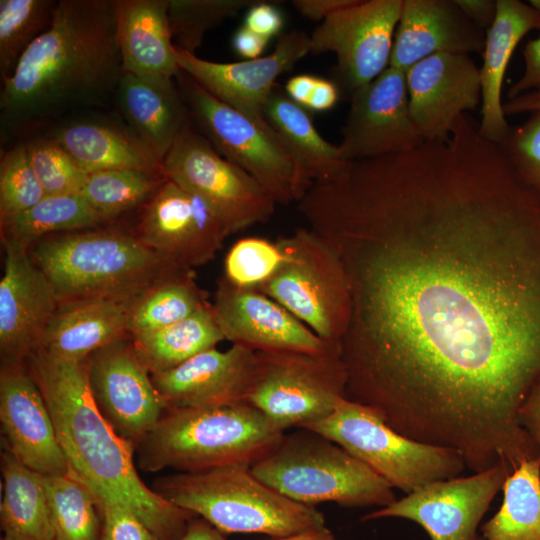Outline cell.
Instances as JSON below:
<instances>
[{
	"instance_id": "24",
	"label": "cell",
	"mask_w": 540,
	"mask_h": 540,
	"mask_svg": "<svg viewBox=\"0 0 540 540\" xmlns=\"http://www.w3.org/2000/svg\"><path fill=\"white\" fill-rule=\"evenodd\" d=\"M486 31L455 0H403L389 66L407 71L438 53H483Z\"/></svg>"
},
{
	"instance_id": "50",
	"label": "cell",
	"mask_w": 540,
	"mask_h": 540,
	"mask_svg": "<svg viewBox=\"0 0 540 540\" xmlns=\"http://www.w3.org/2000/svg\"><path fill=\"white\" fill-rule=\"evenodd\" d=\"M340 94L336 82L318 76L306 110L313 112L329 111L337 104Z\"/></svg>"
},
{
	"instance_id": "46",
	"label": "cell",
	"mask_w": 540,
	"mask_h": 540,
	"mask_svg": "<svg viewBox=\"0 0 540 540\" xmlns=\"http://www.w3.org/2000/svg\"><path fill=\"white\" fill-rule=\"evenodd\" d=\"M522 54L524 72L509 88L508 99L530 91L540 90V36L526 42Z\"/></svg>"
},
{
	"instance_id": "29",
	"label": "cell",
	"mask_w": 540,
	"mask_h": 540,
	"mask_svg": "<svg viewBox=\"0 0 540 540\" xmlns=\"http://www.w3.org/2000/svg\"><path fill=\"white\" fill-rule=\"evenodd\" d=\"M50 139L88 174L121 168L162 173L160 162L130 129L110 122L75 121L56 128Z\"/></svg>"
},
{
	"instance_id": "14",
	"label": "cell",
	"mask_w": 540,
	"mask_h": 540,
	"mask_svg": "<svg viewBox=\"0 0 540 540\" xmlns=\"http://www.w3.org/2000/svg\"><path fill=\"white\" fill-rule=\"evenodd\" d=\"M510 473L507 465L499 464L469 476L430 482L361 519L410 520L430 540H481L479 524Z\"/></svg>"
},
{
	"instance_id": "2",
	"label": "cell",
	"mask_w": 540,
	"mask_h": 540,
	"mask_svg": "<svg viewBox=\"0 0 540 540\" xmlns=\"http://www.w3.org/2000/svg\"><path fill=\"white\" fill-rule=\"evenodd\" d=\"M123 75L114 0H60L48 28L2 80L1 125L18 133L43 126L117 89Z\"/></svg>"
},
{
	"instance_id": "30",
	"label": "cell",
	"mask_w": 540,
	"mask_h": 540,
	"mask_svg": "<svg viewBox=\"0 0 540 540\" xmlns=\"http://www.w3.org/2000/svg\"><path fill=\"white\" fill-rule=\"evenodd\" d=\"M2 540H55L44 475L5 449L1 454Z\"/></svg>"
},
{
	"instance_id": "10",
	"label": "cell",
	"mask_w": 540,
	"mask_h": 540,
	"mask_svg": "<svg viewBox=\"0 0 540 540\" xmlns=\"http://www.w3.org/2000/svg\"><path fill=\"white\" fill-rule=\"evenodd\" d=\"M283 260L256 290L269 296L319 338L340 347L350 313L344 269L336 254L310 228L277 239Z\"/></svg>"
},
{
	"instance_id": "3",
	"label": "cell",
	"mask_w": 540,
	"mask_h": 540,
	"mask_svg": "<svg viewBox=\"0 0 540 540\" xmlns=\"http://www.w3.org/2000/svg\"><path fill=\"white\" fill-rule=\"evenodd\" d=\"M51 414L68 473L98 508L119 502L159 540H179L195 514L172 504L140 478L134 448L103 417L91 394L87 360L71 362L37 349L25 361Z\"/></svg>"
},
{
	"instance_id": "8",
	"label": "cell",
	"mask_w": 540,
	"mask_h": 540,
	"mask_svg": "<svg viewBox=\"0 0 540 540\" xmlns=\"http://www.w3.org/2000/svg\"><path fill=\"white\" fill-rule=\"evenodd\" d=\"M303 428L335 442L406 494L458 477L467 468L457 451L410 439L371 408L347 398L328 417Z\"/></svg>"
},
{
	"instance_id": "15",
	"label": "cell",
	"mask_w": 540,
	"mask_h": 540,
	"mask_svg": "<svg viewBox=\"0 0 540 540\" xmlns=\"http://www.w3.org/2000/svg\"><path fill=\"white\" fill-rule=\"evenodd\" d=\"M87 368L97 408L135 451L166 409L132 338L94 352L87 359Z\"/></svg>"
},
{
	"instance_id": "12",
	"label": "cell",
	"mask_w": 540,
	"mask_h": 540,
	"mask_svg": "<svg viewBox=\"0 0 540 540\" xmlns=\"http://www.w3.org/2000/svg\"><path fill=\"white\" fill-rule=\"evenodd\" d=\"M163 176L202 199L227 236L268 222L276 202L247 172L223 157L192 122L161 164Z\"/></svg>"
},
{
	"instance_id": "42",
	"label": "cell",
	"mask_w": 540,
	"mask_h": 540,
	"mask_svg": "<svg viewBox=\"0 0 540 540\" xmlns=\"http://www.w3.org/2000/svg\"><path fill=\"white\" fill-rule=\"evenodd\" d=\"M32 167L46 195L80 193L89 176L56 142L35 139L26 144Z\"/></svg>"
},
{
	"instance_id": "4",
	"label": "cell",
	"mask_w": 540,
	"mask_h": 540,
	"mask_svg": "<svg viewBox=\"0 0 540 540\" xmlns=\"http://www.w3.org/2000/svg\"><path fill=\"white\" fill-rule=\"evenodd\" d=\"M29 252L51 283L59 305L95 299L128 304L179 268L136 235L119 230L53 234L32 244Z\"/></svg>"
},
{
	"instance_id": "37",
	"label": "cell",
	"mask_w": 540,
	"mask_h": 540,
	"mask_svg": "<svg viewBox=\"0 0 540 540\" xmlns=\"http://www.w3.org/2000/svg\"><path fill=\"white\" fill-rule=\"evenodd\" d=\"M55 540H100L99 508L90 491L69 473L44 475Z\"/></svg>"
},
{
	"instance_id": "56",
	"label": "cell",
	"mask_w": 540,
	"mask_h": 540,
	"mask_svg": "<svg viewBox=\"0 0 540 540\" xmlns=\"http://www.w3.org/2000/svg\"><path fill=\"white\" fill-rule=\"evenodd\" d=\"M529 4L540 12V0H530Z\"/></svg>"
},
{
	"instance_id": "6",
	"label": "cell",
	"mask_w": 540,
	"mask_h": 540,
	"mask_svg": "<svg viewBox=\"0 0 540 540\" xmlns=\"http://www.w3.org/2000/svg\"><path fill=\"white\" fill-rule=\"evenodd\" d=\"M152 489L223 534L261 533L277 539L326 528L323 514L315 507L282 495L246 464L161 476Z\"/></svg>"
},
{
	"instance_id": "39",
	"label": "cell",
	"mask_w": 540,
	"mask_h": 540,
	"mask_svg": "<svg viewBox=\"0 0 540 540\" xmlns=\"http://www.w3.org/2000/svg\"><path fill=\"white\" fill-rule=\"evenodd\" d=\"M258 0H169V27L176 48L196 54L206 34Z\"/></svg>"
},
{
	"instance_id": "28",
	"label": "cell",
	"mask_w": 540,
	"mask_h": 540,
	"mask_svg": "<svg viewBox=\"0 0 540 540\" xmlns=\"http://www.w3.org/2000/svg\"><path fill=\"white\" fill-rule=\"evenodd\" d=\"M129 336L127 304L86 300L59 305L38 349L61 360L83 362L99 349Z\"/></svg>"
},
{
	"instance_id": "55",
	"label": "cell",
	"mask_w": 540,
	"mask_h": 540,
	"mask_svg": "<svg viewBox=\"0 0 540 540\" xmlns=\"http://www.w3.org/2000/svg\"><path fill=\"white\" fill-rule=\"evenodd\" d=\"M274 540H340L326 527L323 529L307 530L284 538Z\"/></svg>"
},
{
	"instance_id": "16",
	"label": "cell",
	"mask_w": 540,
	"mask_h": 540,
	"mask_svg": "<svg viewBox=\"0 0 540 540\" xmlns=\"http://www.w3.org/2000/svg\"><path fill=\"white\" fill-rule=\"evenodd\" d=\"M424 142L410 115L406 71L389 66L350 98L338 148L343 160L356 162L407 153Z\"/></svg>"
},
{
	"instance_id": "31",
	"label": "cell",
	"mask_w": 540,
	"mask_h": 540,
	"mask_svg": "<svg viewBox=\"0 0 540 540\" xmlns=\"http://www.w3.org/2000/svg\"><path fill=\"white\" fill-rule=\"evenodd\" d=\"M264 115L311 184L335 177L350 163L343 160L338 145L320 135L309 111L293 102L279 86L270 95Z\"/></svg>"
},
{
	"instance_id": "17",
	"label": "cell",
	"mask_w": 540,
	"mask_h": 540,
	"mask_svg": "<svg viewBox=\"0 0 540 540\" xmlns=\"http://www.w3.org/2000/svg\"><path fill=\"white\" fill-rule=\"evenodd\" d=\"M136 236L187 269L212 261L227 237L202 199L167 178L144 204Z\"/></svg>"
},
{
	"instance_id": "36",
	"label": "cell",
	"mask_w": 540,
	"mask_h": 540,
	"mask_svg": "<svg viewBox=\"0 0 540 540\" xmlns=\"http://www.w3.org/2000/svg\"><path fill=\"white\" fill-rule=\"evenodd\" d=\"M165 180L162 173L133 168L89 174L80 194L104 220L145 204Z\"/></svg>"
},
{
	"instance_id": "27",
	"label": "cell",
	"mask_w": 540,
	"mask_h": 540,
	"mask_svg": "<svg viewBox=\"0 0 540 540\" xmlns=\"http://www.w3.org/2000/svg\"><path fill=\"white\" fill-rule=\"evenodd\" d=\"M169 0H114L116 39L123 73L176 78Z\"/></svg>"
},
{
	"instance_id": "34",
	"label": "cell",
	"mask_w": 540,
	"mask_h": 540,
	"mask_svg": "<svg viewBox=\"0 0 540 540\" xmlns=\"http://www.w3.org/2000/svg\"><path fill=\"white\" fill-rule=\"evenodd\" d=\"M499 510L481 526V540H540V456L506 478Z\"/></svg>"
},
{
	"instance_id": "51",
	"label": "cell",
	"mask_w": 540,
	"mask_h": 540,
	"mask_svg": "<svg viewBox=\"0 0 540 540\" xmlns=\"http://www.w3.org/2000/svg\"><path fill=\"white\" fill-rule=\"evenodd\" d=\"M465 15L487 31L496 16V0H455Z\"/></svg>"
},
{
	"instance_id": "41",
	"label": "cell",
	"mask_w": 540,
	"mask_h": 540,
	"mask_svg": "<svg viewBox=\"0 0 540 540\" xmlns=\"http://www.w3.org/2000/svg\"><path fill=\"white\" fill-rule=\"evenodd\" d=\"M282 260L283 252L277 240L245 237L226 253L222 278L239 288L257 289L272 277Z\"/></svg>"
},
{
	"instance_id": "23",
	"label": "cell",
	"mask_w": 540,
	"mask_h": 540,
	"mask_svg": "<svg viewBox=\"0 0 540 540\" xmlns=\"http://www.w3.org/2000/svg\"><path fill=\"white\" fill-rule=\"evenodd\" d=\"M255 362V351L242 345L215 347L152 375V381L165 409L233 405L246 402Z\"/></svg>"
},
{
	"instance_id": "26",
	"label": "cell",
	"mask_w": 540,
	"mask_h": 540,
	"mask_svg": "<svg viewBox=\"0 0 540 540\" xmlns=\"http://www.w3.org/2000/svg\"><path fill=\"white\" fill-rule=\"evenodd\" d=\"M116 94L129 129L162 164L178 136L192 122L174 78L123 73Z\"/></svg>"
},
{
	"instance_id": "5",
	"label": "cell",
	"mask_w": 540,
	"mask_h": 540,
	"mask_svg": "<svg viewBox=\"0 0 540 540\" xmlns=\"http://www.w3.org/2000/svg\"><path fill=\"white\" fill-rule=\"evenodd\" d=\"M284 433L246 402L166 409L137 444L136 463L149 473L166 468L190 473L234 464L251 466Z\"/></svg>"
},
{
	"instance_id": "11",
	"label": "cell",
	"mask_w": 540,
	"mask_h": 540,
	"mask_svg": "<svg viewBox=\"0 0 540 540\" xmlns=\"http://www.w3.org/2000/svg\"><path fill=\"white\" fill-rule=\"evenodd\" d=\"M255 355L246 403L284 432L328 417L346 398L347 374L340 349L255 351Z\"/></svg>"
},
{
	"instance_id": "25",
	"label": "cell",
	"mask_w": 540,
	"mask_h": 540,
	"mask_svg": "<svg viewBox=\"0 0 540 540\" xmlns=\"http://www.w3.org/2000/svg\"><path fill=\"white\" fill-rule=\"evenodd\" d=\"M496 16L486 31L482 53L480 134L501 145L510 131L503 111L502 87L511 57L521 39L540 29V12L520 0H496Z\"/></svg>"
},
{
	"instance_id": "33",
	"label": "cell",
	"mask_w": 540,
	"mask_h": 540,
	"mask_svg": "<svg viewBox=\"0 0 540 540\" xmlns=\"http://www.w3.org/2000/svg\"><path fill=\"white\" fill-rule=\"evenodd\" d=\"M131 338L151 375L174 369L225 340L212 304L177 323Z\"/></svg>"
},
{
	"instance_id": "54",
	"label": "cell",
	"mask_w": 540,
	"mask_h": 540,
	"mask_svg": "<svg viewBox=\"0 0 540 540\" xmlns=\"http://www.w3.org/2000/svg\"><path fill=\"white\" fill-rule=\"evenodd\" d=\"M179 540H227L223 533L209 522L195 517L189 522L184 535Z\"/></svg>"
},
{
	"instance_id": "7",
	"label": "cell",
	"mask_w": 540,
	"mask_h": 540,
	"mask_svg": "<svg viewBox=\"0 0 540 540\" xmlns=\"http://www.w3.org/2000/svg\"><path fill=\"white\" fill-rule=\"evenodd\" d=\"M252 473L287 498L313 506L385 507L393 487L366 464L319 433L298 428L253 463Z\"/></svg>"
},
{
	"instance_id": "20",
	"label": "cell",
	"mask_w": 540,
	"mask_h": 540,
	"mask_svg": "<svg viewBox=\"0 0 540 540\" xmlns=\"http://www.w3.org/2000/svg\"><path fill=\"white\" fill-rule=\"evenodd\" d=\"M411 118L424 141L447 140L460 116L481 105L480 68L467 54L438 53L406 71Z\"/></svg>"
},
{
	"instance_id": "47",
	"label": "cell",
	"mask_w": 540,
	"mask_h": 540,
	"mask_svg": "<svg viewBox=\"0 0 540 540\" xmlns=\"http://www.w3.org/2000/svg\"><path fill=\"white\" fill-rule=\"evenodd\" d=\"M518 420L521 427L540 450V381L521 405Z\"/></svg>"
},
{
	"instance_id": "40",
	"label": "cell",
	"mask_w": 540,
	"mask_h": 540,
	"mask_svg": "<svg viewBox=\"0 0 540 540\" xmlns=\"http://www.w3.org/2000/svg\"><path fill=\"white\" fill-rule=\"evenodd\" d=\"M45 196L26 144L5 151L0 161V226L33 207Z\"/></svg>"
},
{
	"instance_id": "1",
	"label": "cell",
	"mask_w": 540,
	"mask_h": 540,
	"mask_svg": "<svg viewBox=\"0 0 540 540\" xmlns=\"http://www.w3.org/2000/svg\"><path fill=\"white\" fill-rule=\"evenodd\" d=\"M344 269L346 398L472 472L536 446L518 412L540 381V193L468 114L445 141L350 162L298 202Z\"/></svg>"
},
{
	"instance_id": "44",
	"label": "cell",
	"mask_w": 540,
	"mask_h": 540,
	"mask_svg": "<svg viewBox=\"0 0 540 540\" xmlns=\"http://www.w3.org/2000/svg\"><path fill=\"white\" fill-rule=\"evenodd\" d=\"M99 511L100 540H159L132 510L119 502H105Z\"/></svg>"
},
{
	"instance_id": "53",
	"label": "cell",
	"mask_w": 540,
	"mask_h": 540,
	"mask_svg": "<svg viewBox=\"0 0 540 540\" xmlns=\"http://www.w3.org/2000/svg\"><path fill=\"white\" fill-rule=\"evenodd\" d=\"M505 115L540 111V90L530 91L503 102Z\"/></svg>"
},
{
	"instance_id": "48",
	"label": "cell",
	"mask_w": 540,
	"mask_h": 540,
	"mask_svg": "<svg viewBox=\"0 0 540 540\" xmlns=\"http://www.w3.org/2000/svg\"><path fill=\"white\" fill-rule=\"evenodd\" d=\"M356 0H293L297 12L312 21L323 22L334 13L352 5Z\"/></svg>"
},
{
	"instance_id": "45",
	"label": "cell",
	"mask_w": 540,
	"mask_h": 540,
	"mask_svg": "<svg viewBox=\"0 0 540 540\" xmlns=\"http://www.w3.org/2000/svg\"><path fill=\"white\" fill-rule=\"evenodd\" d=\"M243 25L270 40L274 36L281 35L284 19L275 5L258 0L248 8Z\"/></svg>"
},
{
	"instance_id": "49",
	"label": "cell",
	"mask_w": 540,
	"mask_h": 540,
	"mask_svg": "<svg viewBox=\"0 0 540 540\" xmlns=\"http://www.w3.org/2000/svg\"><path fill=\"white\" fill-rule=\"evenodd\" d=\"M269 39L256 34L244 25L239 27L232 38V47L245 60L261 57Z\"/></svg>"
},
{
	"instance_id": "19",
	"label": "cell",
	"mask_w": 540,
	"mask_h": 540,
	"mask_svg": "<svg viewBox=\"0 0 540 540\" xmlns=\"http://www.w3.org/2000/svg\"><path fill=\"white\" fill-rule=\"evenodd\" d=\"M2 242L0 357L1 365H10L24 363L39 348L59 301L29 248L9 240Z\"/></svg>"
},
{
	"instance_id": "35",
	"label": "cell",
	"mask_w": 540,
	"mask_h": 540,
	"mask_svg": "<svg viewBox=\"0 0 540 540\" xmlns=\"http://www.w3.org/2000/svg\"><path fill=\"white\" fill-rule=\"evenodd\" d=\"M104 220L80 193L46 195L36 205L1 226L2 240L30 248L53 234L95 227Z\"/></svg>"
},
{
	"instance_id": "13",
	"label": "cell",
	"mask_w": 540,
	"mask_h": 540,
	"mask_svg": "<svg viewBox=\"0 0 540 540\" xmlns=\"http://www.w3.org/2000/svg\"><path fill=\"white\" fill-rule=\"evenodd\" d=\"M403 0H356L321 22L310 53H333L340 92L350 98L389 67Z\"/></svg>"
},
{
	"instance_id": "18",
	"label": "cell",
	"mask_w": 540,
	"mask_h": 540,
	"mask_svg": "<svg viewBox=\"0 0 540 540\" xmlns=\"http://www.w3.org/2000/svg\"><path fill=\"white\" fill-rule=\"evenodd\" d=\"M310 53V35L300 29L282 33L267 56L219 63L175 47L182 72L215 98L259 123H267L265 105L277 78Z\"/></svg>"
},
{
	"instance_id": "21",
	"label": "cell",
	"mask_w": 540,
	"mask_h": 540,
	"mask_svg": "<svg viewBox=\"0 0 540 540\" xmlns=\"http://www.w3.org/2000/svg\"><path fill=\"white\" fill-rule=\"evenodd\" d=\"M225 340L253 351L320 353L340 349L319 338L278 302L221 278L212 304Z\"/></svg>"
},
{
	"instance_id": "32",
	"label": "cell",
	"mask_w": 540,
	"mask_h": 540,
	"mask_svg": "<svg viewBox=\"0 0 540 540\" xmlns=\"http://www.w3.org/2000/svg\"><path fill=\"white\" fill-rule=\"evenodd\" d=\"M210 305L208 293L196 282L193 269H173L127 304L129 335L159 330Z\"/></svg>"
},
{
	"instance_id": "9",
	"label": "cell",
	"mask_w": 540,
	"mask_h": 540,
	"mask_svg": "<svg viewBox=\"0 0 540 540\" xmlns=\"http://www.w3.org/2000/svg\"><path fill=\"white\" fill-rule=\"evenodd\" d=\"M176 78L192 120L223 157L252 176L277 204L302 199L312 184L268 123L221 102L181 70Z\"/></svg>"
},
{
	"instance_id": "38",
	"label": "cell",
	"mask_w": 540,
	"mask_h": 540,
	"mask_svg": "<svg viewBox=\"0 0 540 540\" xmlns=\"http://www.w3.org/2000/svg\"><path fill=\"white\" fill-rule=\"evenodd\" d=\"M57 1H0V74L9 77L19 59L51 23Z\"/></svg>"
},
{
	"instance_id": "52",
	"label": "cell",
	"mask_w": 540,
	"mask_h": 540,
	"mask_svg": "<svg viewBox=\"0 0 540 540\" xmlns=\"http://www.w3.org/2000/svg\"><path fill=\"white\" fill-rule=\"evenodd\" d=\"M317 78L313 74L295 75L287 80L284 92L293 102L306 109Z\"/></svg>"
},
{
	"instance_id": "22",
	"label": "cell",
	"mask_w": 540,
	"mask_h": 540,
	"mask_svg": "<svg viewBox=\"0 0 540 540\" xmlns=\"http://www.w3.org/2000/svg\"><path fill=\"white\" fill-rule=\"evenodd\" d=\"M0 421L5 449L21 463L45 476L68 473L51 414L25 362L1 365Z\"/></svg>"
},
{
	"instance_id": "43",
	"label": "cell",
	"mask_w": 540,
	"mask_h": 540,
	"mask_svg": "<svg viewBox=\"0 0 540 540\" xmlns=\"http://www.w3.org/2000/svg\"><path fill=\"white\" fill-rule=\"evenodd\" d=\"M500 146L521 181L540 193V111L510 127Z\"/></svg>"
}]
</instances>
